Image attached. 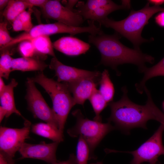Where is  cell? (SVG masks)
<instances>
[{"label":"cell","mask_w":164,"mask_h":164,"mask_svg":"<svg viewBox=\"0 0 164 164\" xmlns=\"http://www.w3.org/2000/svg\"><path fill=\"white\" fill-rule=\"evenodd\" d=\"M48 66L43 60L35 57L13 58L12 61V71L20 70L43 72Z\"/></svg>","instance_id":"cell-17"},{"label":"cell","mask_w":164,"mask_h":164,"mask_svg":"<svg viewBox=\"0 0 164 164\" xmlns=\"http://www.w3.org/2000/svg\"><path fill=\"white\" fill-rule=\"evenodd\" d=\"M32 13L31 9L28 11H24L18 16L12 25L13 30L16 32L30 31L34 26L32 22Z\"/></svg>","instance_id":"cell-23"},{"label":"cell","mask_w":164,"mask_h":164,"mask_svg":"<svg viewBox=\"0 0 164 164\" xmlns=\"http://www.w3.org/2000/svg\"><path fill=\"white\" fill-rule=\"evenodd\" d=\"M26 86V99L27 102L28 109L32 113L34 117L59 129L52 108L47 104L40 92L36 87L35 83L30 78H27Z\"/></svg>","instance_id":"cell-8"},{"label":"cell","mask_w":164,"mask_h":164,"mask_svg":"<svg viewBox=\"0 0 164 164\" xmlns=\"http://www.w3.org/2000/svg\"><path fill=\"white\" fill-rule=\"evenodd\" d=\"M13 38L10 35L8 28V23L4 21L0 23V46L2 48L10 43Z\"/></svg>","instance_id":"cell-29"},{"label":"cell","mask_w":164,"mask_h":164,"mask_svg":"<svg viewBox=\"0 0 164 164\" xmlns=\"http://www.w3.org/2000/svg\"><path fill=\"white\" fill-rule=\"evenodd\" d=\"M95 114L94 120L101 122L102 118L100 114L108 105L104 99L96 88L88 99Z\"/></svg>","instance_id":"cell-24"},{"label":"cell","mask_w":164,"mask_h":164,"mask_svg":"<svg viewBox=\"0 0 164 164\" xmlns=\"http://www.w3.org/2000/svg\"><path fill=\"white\" fill-rule=\"evenodd\" d=\"M154 19L155 23L159 26L164 27V11L158 14Z\"/></svg>","instance_id":"cell-31"},{"label":"cell","mask_w":164,"mask_h":164,"mask_svg":"<svg viewBox=\"0 0 164 164\" xmlns=\"http://www.w3.org/2000/svg\"><path fill=\"white\" fill-rule=\"evenodd\" d=\"M53 46L57 50L69 56L85 53L90 47L88 43L71 36L61 37L55 41Z\"/></svg>","instance_id":"cell-15"},{"label":"cell","mask_w":164,"mask_h":164,"mask_svg":"<svg viewBox=\"0 0 164 164\" xmlns=\"http://www.w3.org/2000/svg\"><path fill=\"white\" fill-rule=\"evenodd\" d=\"M27 8H32L26 0H9L3 13L5 21L12 25L16 17Z\"/></svg>","instance_id":"cell-19"},{"label":"cell","mask_w":164,"mask_h":164,"mask_svg":"<svg viewBox=\"0 0 164 164\" xmlns=\"http://www.w3.org/2000/svg\"><path fill=\"white\" fill-rule=\"evenodd\" d=\"M164 127L162 125L153 135L141 145L137 149L132 151H118L132 154L133 158L130 164H142L148 162L150 164H156L158 158L164 155V146L162 141V135Z\"/></svg>","instance_id":"cell-7"},{"label":"cell","mask_w":164,"mask_h":164,"mask_svg":"<svg viewBox=\"0 0 164 164\" xmlns=\"http://www.w3.org/2000/svg\"><path fill=\"white\" fill-rule=\"evenodd\" d=\"M59 143L53 142L34 144L24 142L19 151L21 155L20 159H37L49 164H55L58 162L56 152Z\"/></svg>","instance_id":"cell-12"},{"label":"cell","mask_w":164,"mask_h":164,"mask_svg":"<svg viewBox=\"0 0 164 164\" xmlns=\"http://www.w3.org/2000/svg\"><path fill=\"white\" fill-rule=\"evenodd\" d=\"M5 117V113L4 110L0 107V122L2 121L4 117Z\"/></svg>","instance_id":"cell-38"},{"label":"cell","mask_w":164,"mask_h":164,"mask_svg":"<svg viewBox=\"0 0 164 164\" xmlns=\"http://www.w3.org/2000/svg\"><path fill=\"white\" fill-rule=\"evenodd\" d=\"M39 72L35 77L30 78L42 87L49 95L58 128L63 133L68 115L76 104L73 97L66 83L55 81L47 77L43 72Z\"/></svg>","instance_id":"cell-4"},{"label":"cell","mask_w":164,"mask_h":164,"mask_svg":"<svg viewBox=\"0 0 164 164\" xmlns=\"http://www.w3.org/2000/svg\"><path fill=\"white\" fill-rule=\"evenodd\" d=\"M5 86L2 78L0 77V95L3 91Z\"/></svg>","instance_id":"cell-37"},{"label":"cell","mask_w":164,"mask_h":164,"mask_svg":"<svg viewBox=\"0 0 164 164\" xmlns=\"http://www.w3.org/2000/svg\"><path fill=\"white\" fill-rule=\"evenodd\" d=\"M162 107H163V109L164 110V101L163 102V103H162Z\"/></svg>","instance_id":"cell-41"},{"label":"cell","mask_w":164,"mask_h":164,"mask_svg":"<svg viewBox=\"0 0 164 164\" xmlns=\"http://www.w3.org/2000/svg\"><path fill=\"white\" fill-rule=\"evenodd\" d=\"M100 78L87 77L72 83H66L70 92L73 94L76 104L83 105L86 101L89 99L97 88Z\"/></svg>","instance_id":"cell-14"},{"label":"cell","mask_w":164,"mask_h":164,"mask_svg":"<svg viewBox=\"0 0 164 164\" xmlns=\"http://www.w3.org/2000/svg\"><path fill=\"white\" fill-rule=\"evenodd\" d=\"M75 11L84 19L99 22L108 17L114 11L130 8V1L123 0L121 5H118L110 0H88L86 3L78 1Z\"/></svg>","instance_id":"cell-6"},{"label":"cell","mask_w":164,"mask_h":164,"mask_svg":"<svg viewBox=\"0 0 164 164\" xmlns=\"http://www.w3.org/2000/svg\"><path fill=\"white\" fill-rule=\"evenodd\" d=\"M120 35L117 32L107 35L102 31L99 34L89 36V42L95 46L101 53V64L117 71L118 65L131 63L137 66L140 71L146 67L145 63H154V58L143 53L140 49H131L123 45L119 40Z\"/></svg>","instance_id":"cell-1"},{"label":"cell","mask_w":164,"mask_h":164,"mask_svg":"<svg viewBox=\"0 0 164 164\" xmlns=\"http://www.w3.org/2000/svg\"><path fill=\"white\" fill-rule=\"evenodd\" d=\"M99 84L100 87L98 90L108 105L112 101L114 89L107 70H104L101 73Z\"/></svg>","instance_id":"cell-22"},{"label":"cell","mask_w":164,"mask_h":164,"mask_svg":"<svg viewBox=\"0 0 164 164\" xmlns=\"http://www.w3.org/2000/svg\"><path fill=\"white\" fill-rule=\"evenodd\" d=\"M162 11H164V8L159 6H150L148 2L142 9L132 10L128 16L123 20L115 21L107 17L99 22L100 26L114 29L120 35L130 41L135 48L138 49L142 43L150 40L144 39L141 36L144 26L154 14Z\"/></svg>","instance_id":"cell-3"},{"label":"cell","mask_w":164,"mask_h":164,"mask_svg":"<svg viewBox=\"0 0 164 164\" xmlns=\"http://www.w3.org/2000/svg\"><path fill=\"white\" fill-rule=\"evenodd\" d=\"M32 132L37 135L59 143L63 140V133L51 125L40 122L33 124L31 127Z\"/></svg>","instance_id":"cell-18"},{"label":"cell","mask_w":164,"mask_h":164,"mask_svg":"<svg viewBox=\"0 0 164 164\" xmlns=\"http://www.w3.org/2000/svg\"><path fill=\"white\" fill-rule=\"evenodd\" d=\"M123 94L119 101L108 104L111 110L108 122H113L116 128L128 132L132 129L140 127L146 129L147 122L153 120L146 104L142 105L134 103L128 98L126 87L122 88Z\"/></svg>","instance_id":"cell-2"},{"label":"cell","mask_w":164,"mask_h":164,"mask_svg":"<svg viewBox=\"0 0 164 164\" xmlns=\"http://www.w3.org/2000/svg\"><path fill=\"white\" fill-rule=\"evenodd\" d=\"M156 164H162L160 163L159 162H157V163H156Z\"/></svg>","instance_id":"cell-42"},{"label":"cell","mask_w":164,"mask_h":164,"mask_svg":"<svg viewBox=\"0 0 164 164\" xmlns=\"http://www.w3.org/2000/svg\"><path fill=\"white\" fill-rule=\"evenodd\" d=\"M148 2L155 6H159L164 4V0H149L148 1Z\"/></svg>","instance_id":"cell-34"},{"label":"cell","mask_w":164,"mask_h":164,"mask_svg":"<svg viewBox=\"0 0 164 164\" xmlns=\"http://www.w3.org/2000/svg\"><path fill=\"white\" fill-rule=\"evenodd\" d=\"M70 30L68 26L57 22L46 24H41L34 26L29 31L25 32L19 36L13 38L12 41L0 50L26 40H30L41 36H49L54 34L68 33Z\"/></svg>","instance_id":"cell-13"},{"label":"cell","mask_w":164,"mask_h":164,"mask_svg":"<svg viewBox=\"0 0 164 164\" xmlns=\"http://www.w3.org/2000/svg\"><path fill=\"white\" fill-rule=\"evenodd\" d=\"M31 122L26 120L23 127L12 128L0 127V152L13 158L25 140L29 138Z\"/></svg>","instance_id":"cell-9"},{"label":"cell","mask_w":164,"mask_h":164,"mask_svg":"<svg viewBox=\"0 0 164 164\" xmlns=\"http://www.w3.org/2000/svg\"><path fill=\"white\" fill-rule=\"evenodd\" d=\"M9 0H0V10L2 11L5 9L7 5Z\"/></svg>","instance_id":"cell-35"},{"label":"cell","mask_w":164,"mask_h":164,"mask_svg":"<svg viewBox=\"0 0 164 164\" xmlns=\"http://www.w3.org/2000/svg\"><path fill=\"white\" fill-rule=\"evenodd\" d=\"M146 94L147 97L146 104L152 113L153 120L160 122L164 127V114L154 103L150 91H147Z\"/></svg>","instance_id":"cell-27"},{"label":"cell","mask_w":164,"mask_h":164,"mask_svg":"<svg viewBox=\"0 0 164 164\" xmlns=\"http://www.w3.org/2000/svg\"><path fill=\"white\" fill-rule=\"evenodd\" d=\"M43 16L59 22L73 26L79 27L84 19L79 14L63 6L59 1L48 0L42 9Z\"/></svg>","instance_id":"cell-10"},{"label":"cell","mask_w":164,"mask_h":164,"mask_svg":"<svg viewBox=\"0 0 164 164\" xmlns=\"http://www.w3.org/2000/svg\"><path fill=\"white\" fill-rule=\"evenodd\" d=\"M90 164H103L102 162H98L95 163H92Z\"/></svg>","instance_id":"cell-40"},{"label":"cell","mask_w":164,"mask_h":164,"mask_svg":"<svg viewBox=\"0 0 164 164\" xmlns=\"http://www.w3.org/2000/svg\"><path fill=\"white\" fill-rule=\"evenodd\" d=\"M18 84L15 79H12L10 82L6 85L3 91L0 95V107L5 111V117L7 118L13 113L22 116L16 107L14 96V89Z\"/></svg>","instance_id":"cell-16"},{"label":"cell","mask_w":164,"mask_h":164,"mask_svg":"<svg viewBox=\"0 0 164 164\" xmlns=\"http://www.w3.org/2000/svg\"><path fill=\"white\" fill-rule=\"evenodd\" d=\"M72 114L76 118V123L67 130V133L73 138L81 137L89 147L90 159L94 158L95 148L105 136L116 128L109 122L104 123L85 118L79 109L74 111Z\"/></svg>","instance_id":"cell-5"},{"label":"cell","mask_w":164,"mask_h":164,"mask_svg":"<svg viewBox=\"0 0 164 164\" xmlns=\"http://www.w3.org/2000/svg\"><path fill=\"white\" fill-rule=\"evenodd\" d=\"M5 156L7 159L9 164H15V161L13 158L6 155Z\"/></svg>","instance_id":"cell-39"},{"label":"cell","mask_w":164,"mask_h":164,"mask_svg":"<svg viewBox=\"0 0 164 164\" xmlns=\"http://www.w3.org/2000/svg\"><path fill=\"white\" fill-rule=\"evenodd\" d=\"M78 0H68L67 1L64 2L65 5V6L70 9L74 11L73 8L74 5L77 3Z\"/></svg>","instance_id":"cell-33"},{"label":"cell","mask_w":164,"mask_h":164,"mask_svg":"<svg viewBox=\"0 0 164 164\" xmlns=\"http://www.w3.org/2000/svg\"><path fill=\"white\" fill-rule=\"evenodd\" d=\"M30 41L35 49L37 57L43 60V57L45 58L46 55H49L53 57H56L53 43H52L49 36H39Z\"/></svg>","instance_id":"cell-20"},{"label":"cell","mask_w":164,"mask_h":164,"mask_svg":"<svg viewBox=\"0 0 164 164\" xmlns=\"http://www.w3.org/2000/svg\"><path fill=\"white\" fill-rule=\"evenodd\" d=\"M55 164H77L76 156L73 154H71L67 160L62 161H58Z\"/></svg>","instance_id":"cell-32"},{"label":"cell","mask_w":164,"mask_h":164,"mask_svg":"<svg viewBox=\"0 0 164 164\" xmlns=\"http://www.w3.org/2000/svg\"><path fill=\"white\" fill-rule=\"evenodd\" d=\"M18 49L22 57H36V50L30 40H26L20 42L19 45Z\"/></svg>","instance_id":"cell-28"},{"label":"cell","mask_w":164,"mask_h":164,"mask_svg":"<svg viewBox=\"0 0 164 164\" xmlns=\"http://www.w3.org/2000/svg\"><path fill=\"white\" fill-rule=\"evenodd\" d=\"M0 58V77L8 80L10 73L12 71V61L13 58L9 52L3 50Z\"/></svg>","instance_id":"cell-25"},{"label":"cell","mask_w":164,"mask_h":164,"mask_svg":"<svg viewBox=\"0 0 164 164\" xmlns=\"http://www.w3.org/2000/svg\"><path fill=\"white\" fill-rule=\"evenodd\" d=\"M49 67L55 71L57 81L60 82L70 83L85 78H100L101 73L99 71H90L66 65L56 56L51 59Z\"/></svg>","instance_id":"cell-11"},{"label":"cell","mask_w":164,"mask_h":164,"mask_svg":"<svg viewBox=\"0 0 164 164\" xmlns=\"http://www.w3.org/2000/svg\"><path fill=\"white\" fill-rule=\"evenodd\" d=\"M140 72L144 73V76L141 80L135 84V86L138 92L142 94L148 80L154 77L164 76V57L155 65L150 67H145Z\"/></svg>","instance_id":"cell-21"},{"label":"cell","mask_w":164,"mask_h":164,"mask_svg":"<svg viewBox=\"0 0 164 164\" xmlns=\"http://www.w3.org/2000/svg\"><path fill=\"white\" fill-rule=\"evenodd\" d=\"M77 164H87L90 159V151L88 145L85 140L79 137L77 147L76 156Z\"/></svg>","instance_id":"cell-26"},{"label":"cell","mask_w":164,"mask_h":164,"mask_svg":"<svg viewBox=\"0 0 164 164\" xmlns=\"http://www.w3.org/2000/svg\"><path fill=\"white\" fill-rule=\"evenodd\" d=\"M0 164H9L5 156L0 152Z\"/></svg>","instance_id":"cell-36"},{"label":"cell","mask_w":164,"mask_h":164,"mask_svg":"<svg viewBox=\"0 0 164 164\" xmlns=\"http://www.w3.org/2000/svg\"><path fill=\"white\" fill-rule=\"evenodd\" d=\"M26 1L32 8L35 6L38 7L42 9L48 0H26Z\"/></svg>","instance_id":"cell-30"}]
</instances>
